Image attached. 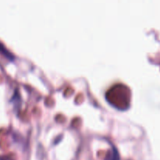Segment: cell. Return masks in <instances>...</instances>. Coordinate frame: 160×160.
Wrapping results in <instances>:
<instances>
[{"mask_svg":"<svg viewBox=\"0 0 160 160\" xmlns=\"http://www.w3.org/2000/svg\"><path fill=\"white\" fill-rule=\"evenodd\" d=\"M0 52H1L2 54L4 55L6 57H7L8 59H13V56H12V53L9 52L6 49V47H5L2 43H0Z\"/></svg>","mask_w":160,"mask_h":160,"instance_id":"obj_2","label":"cell"},{"mask_svg":"<svg viewBox=\"0 0 160 160\" xmlns=\"http://www.w3.org/2000/svg\"><path fill=\"white\" fill-rule=\"evenodd\" d=\"M104 160H120V154L116 147L112 146L107 152Z\"/></svg>","mask_w":160,"mask_h":160,"instance_id":"obj_1","label":"cell"}]
</instances>
